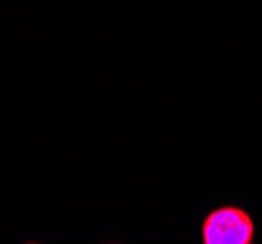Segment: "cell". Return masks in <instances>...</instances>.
Masks as SVG:
<instances>
[{
	"label": "cell",
	"instance_id": "2",
	"mask_svg": "<svg viewBox=\"0 0 262 244\" xmlns=\"http://www.w3.org/2000/svg\"><path fill=\"white\" fill-rule=\"evenodd\" d=\"M28 244H35V242H28Z\"/></svg>",
	"mask_w": 262,
	"mask_h": 244
},
{
	"label": "cell",
	"instance_id": "1",
	"mask_svg": "<svg viewBox=\"0 0 262 244\" xmlns=\"http://www.w3.org/2000/svg\"><path fill=\"white\" fill-rule=\"evenodd\" d=\"M252 236L254 223L251 215L233 205L213 209L202 225L204 244H251Z\"/></svg>",
	"mask_w": 262,
	"mask_h": 244
}]
</instances>
